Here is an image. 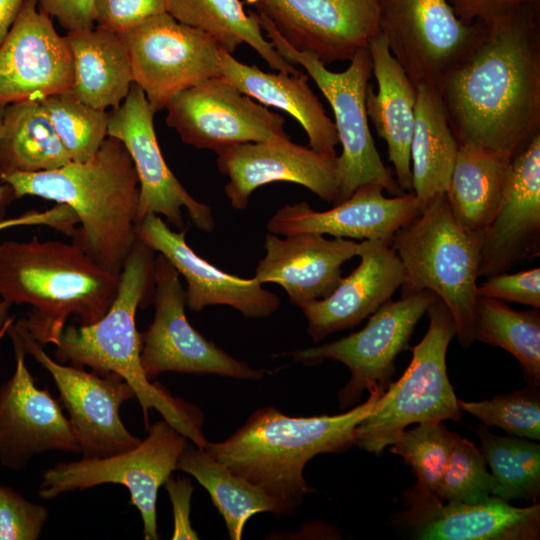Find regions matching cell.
I'll return each mask as SVG.
<instances>
[{
    "instance_id": "836d02e7",
    "label": "cell",
    "mask_w": 540,
    "mask_h": 540,
    "mask_svg": "<svg viewBox=\"0 0 540 540\" xmlns=\"http://www.w3.org/2000/svg\"><path fill=\"white\" fill-rule=\"evenodd\" d=\"M70 162L40 101L5 106L0 133V173L48 171Z\"/></svg>"
},
{
    "instance_id": "8d00e7d4",
    "label": "cell",
    "mask_w": 540,
    "mask_h": 540,
    "mask_svg": "<svg viewBox=\"0 0 540 540\" xmlns=\"http://www.w3.org/2000/svg\"><path fill=\"white\" fill-rule=\"evenodd\" d=\"M71 161L90 159L107 137L109 111L93 108L70 92L40 100Z\"/></svg>"
},
{
    "instance_id": "e0dca14e",
    "label": "cell",
    "mask_w": 540,
    "mask_h": 540,
    "mask_svg": "<svg viewBox=\"0 0 540 540\" xmlns=\"http://www.w3.org/2000/svg\"><path fill=\"white\" fill-rule=\"evenodd\" d=\"M295 49L323 64L350 60L380 33L378 0H246Z\"/></svg>"
},
{
    "instance_id": "2e32d148",
    "label": "cell",
    "mask_w": 540,
    "mask_h": 540,
    "mask_svg": "<svg viewBox=\"0 0 540 540\" xmlns=\"http://www.w3.org/2000/svg\"><path fill=\"white\" fill-rule=\"evenodd\" d=\"M154 114L135 83L120 106L109 111L107 136L117 138L126 147L139 181L136 224L148 214H156L182 230L184 207L199 230L211 232L215 220L210 207L188 193L164 160L154 130Z\"/></svg>"
},
{
    "instance_id": "7a4b0ae2",
    "label": "cell",
    "mask_w": 540,
    "mask_h": 540,
    "mask_svg": "<svg viewBox=\"0 0 540 540\" xmlns=\"http://www.w3.org/2000/svg\"><path fill=\"white\" fill-rule=\"evenodd\" d=\"M14 198L37 196L70 206L78 218L72 242L105 270L120 275L137 239L139 181L123 143L107 136L83 162L40 172L0 173Z\"/></svg>"
},
{
    "instance_id": "4dcf8cb0",
    "label": "cell",
    "mask_w": 540,
    "mask_h": 540,
    "mask_svg": "<svg viewBox=\"0 0 540 540\" xmlns=\"http://www.w3.org/2000/svg\"><path fill=\"white\" fill-rule=\"evenodd\" d=\"M458 148L437 86H417L410 159L412 192L420 212L445 193Z\"/></svg>"
},
{
    "instance_id": "9a60e30c",
    "label": "cell",
    "mask_w": 540,
    "mask_h": 540,
    "mask_svg": "<svg viewBox=\"0 0 540 540\" xmlns=\"http://www.w3.org/2000/svg\"><path fill=\"white\" fill-rule=\"evenodd\" d=\"M166 123L182 142L215 152L247 142L289 137L280 114L254 102L224 78H209L173 96Z\"/></svg>"
},
{
    "instance_id": "4fadbf2b",
    "label": "cell",
    "mask_w": 540,
    "mask_h": 540,
    "mask_svg": "<svg viewBox=\"0 0 540 540\" xmlns=\"http://www.w3.org/2000/svg\"><path fill=\"white\" fill-rule=\"evenodd\" d=\"M439 300L429 290L389 300L380 306L361 330L339 340L292 353L296 362L317 365L326 359L343 363L350 379L338 393L341 409L354 405L365 389H387L395 374L396 357L410 350L414 328L428 308Z\"/></svg>"
},
{
    "instance_id": "4316f807",
    "label": "cell",
    "mask_w": 540,
    "mask_h": 540,
    "mask_svg": "<svg viewBox=\"0 0 540 540\" xmlns=\"http://www.w3.org/2000/svg\"><path fill=\"white\" fill-rule=\"evenodd\" d=\"M378 90L369 83L366 112L377 134L386 141L389 161L396 181L412 191L410 146L415 120L417 87L390 52L385 37L379 33L367 47Z\"/></svg>"
},
{
    "instance_id": "ffe728a7",
    "label": "cell",
    "mask_w": 540,
    "mask_h": 540,
    "mask_svg": "<svg viewBox=\"0 0 540 540\" xmlns=\"http://www.w3.org/2000/svg\"><path fill=\"white\" fill-rule=\"evenodd\" d=\"M7 333L13 343L15 371L0 385V464L19 471L43 452L80 453L59 401L35 385L20 340L10 326Z\"/></svg>"
},
{
    "instance_id": "cb8c5ba5",
    "label": "cell",
    "mask_w": 540,
    "mask_h": 540,
    "mask_svg": "<svg viewBox=\"0 0 540 540\" xmlns=\"http://www.w3.org/2000/svg\"><path fill=\"white\" fill-rule=\"evenodd\" d=\"M479 277L540 254V133L513 157L502 202L483 230Z\"/></svg>"
},
{
    "instance_id": "603a6c76",
    "label": "cell",
    "mask_w": 540,
    "mask_h": 540,
    "mask_svg": "<svg viewBox=\"0 0 540 540\" xmlns=\"http://www.w3.org/2000/svg\"><path fill=\"white\" fill-rule=\"evenodd\" d=\"M383 191L376 183L363 184L326 211H315L306 202L285 204L270 218L267 229L284 236L319 233L391 243L397 231L420 211L412 191L392 198L385 197Z\"/></svg>"
},
{
    "instance_id": "7402d4cb",
    "label": "cell",
    "mask_w": 540,
    "mask_h": 540,
    "mask_svg": "<svg viewBox=\"0 0 540 540\" xmlns=\"http://www.w3.org/2000/svg\"><path fill=\"white\" fill-rule=\"evenodd\" d=\"M187 228L173 231L159 215L148 214L136 224L137 237L162 254L187 283L186 306L199 312L210 305H227L245 317L265 318L276 312L280 298L254 277L240 278L201 258L186 243Z\"/></svg>"
},
{
    "instance_id": "d6986e66",
    "label": "cell",
    "mask_w": 540,
    "mask_h": 540,
    "mask_svg": "<svg viewBox=\"0 0 540 540\" xmlns=\"http://www.w3.org/2000/svg\"><path fill=\"white\" fill-rule=\"evenodd\" d=\"M37 5V0H25L0 44V105L71 92V50L51 17Z\"/></svg>"
},
{
    "instance_id": "1f68e13d",
    "label": "cell",
    "mask_w": 540,
    "mask_h": 540,
    "mask_svg": "<svg viewBox=\"0 0 540 540\" xmlns=\"http://www.w3.org/2000/svg\"><path fill=\"white\" fill-rule=\"evenodd\" d=\"M166 12L207 33L230 54L246 43L270 68L291 75L302 73L273 47L262 33L257 13H246L240 0H168Z\"/></svg>"
},
{
    "instance_id": "d4e9b609",
    "label": "cell",
    "mask_w": 540,
    "mask_h": 540,
    "mask_svg": "<svg viewBox=\"0 0 540 540\" xmlns=\"http://www.w3.org/2000/svg\"><path fill=\"white\" fill-rule=\"evenodd\" d=\"M359 265L327 297L301 307L314 341L353 328L391 300L403 282V266L391 243H358Z\"/></svg>"
},
{
    "instance_id": "44dd1931",
    "label": "cell",
    "mask_w": 540,
    "mask_h": 540,
    "mask_svg": "<svg viewBox=\"0 0 540 540\" xmlns=\"http://www.w3.org/2000/svg\"><path fill=\"white\" fill-rule=\"evenodd\" d=\"M395 523L420 540H538L540 505L515 507L491 496L476 504L443 501L414 485L403 492Z\"/></svg>"
},
{
    "instance_id": "bcb514c9",
    "label": "cell",
    "mask_w": 540,
    "mask_h": 540,
    "mask_svg": "<svg viewBox=\"0 0 540 540\" xmlns=\"http://www.w3.org/2000/svg\"><path fill=\"white\" fill-rule=\"evenodd\" d=\"M78 218L67 204L57 203L45 211L30 210L20 216L0 221V231L16 226L45 225L65 235H73Z\"/></svg>"
},
{
    "instance_id": "83f0119b",
    "label": "cell",
    "mask_w": 540,
    "mask_h": 540,
    "mask_svg": "<svg viewBox=\"0 0 540 540\" xmlns=\"http://www.w3.org/2000/svg\"><path fill=\"white\" fill-rule=\"evenodd\" d=\"M221 69V77L243 94L284 110L295 118L306 132L311 149L337 156L339 139L335 124L308 85V75L267 73L256 65L239 62L225 50L222 52Z\"/></svg>"
},
{
    "instance_id": "7bdbcfd3",
    "label": "cell",
    "mask_w": 540,
    "mask_h": 540,
    "mask_svg": "<svg viewBox=\"0 0 540 540\" xmlns=\"http://www.w3.org/2000/svg\"><path fill=\"white\" fill-rule=\"evenodd\" d=\"M168 0H94V18L97 26L117 32L142 23L164 13Z\"/></svg>"
},
{
    "instance_id": "277c9868",
    "label": "cell",
    "mask_w": 540,
    "mask_h": 540,
    "mask_svg": "<svg viewBox=\"0 0 540 540\" xmlns=\"http://www.w3.org/2000/svg\"><path fill=\"white\" fill-rule=\"evenodd\" d=\"M155 253L137 237L107 312L93 324L65 327L55 345V358L77 367L88 366L100 375L118 374L132 387L147 428L148 411L155 409L195 446L204 448L207 440L201 411L171 395L160 383H151L141 364V334L135 317L154 292Z\"/></svg>"
},
{
    "instance_id": "d590c367",
    "label": "cell",
    "mask_w": 540,
    "mask_h": 540,
    "mask_svg": "<svg viewBox=\"0 0 540 540\" xmlns=\"http://www.w3.org/2000/svg\"><path fill=\"white\" fill-rule=\"evenodd\" d=\"M480 450L495 480L493 496L532 504L540 497V445L520 437H502L480 424L476 429Z\"/></svg>"
},
{
    "instance_id": "f907efd6",
    "label": "cell",
    "mask_w": 540,
    "mask_h": 540,
    "mask_svg": "<svg viewBox=\"0 0 540 540\" xmlns=\"http://www.w3.org/2000/svg\"><path fill=\"white\" fill-rule=\"evenodd\" d=\"M11 306L12 305L5 300H0V329L6 324L8 320Z\"/></svg>"
},
{
    "instance_id": "6da1fadb",
    "label": "cell",
    "mask_w": 540,
    "mask_h": 540,
    "mask_svg": "<svg viewBox=\"0 0 540 540\" xmlns=\"http://www.w3.org/2000/svg\"><path fill=\"white\" fill-rule=\"evenodd\" d=\"M481 23L476 43L436 86L459 146L515 156L540 133V15L525 2Z\"/></svg>"
},
{
    "instance_id": "e575fe53",
    "label": "cell",
    "mask_w": 540,
    "mask_h": 540,
    "mask_svg": "<svg viewBox=\"0 0 540 540\" xmlns=\"http://www.w3.org/2000/svg\"><path fill=\"white\" fill-rule=\"evenodd\" d=\"M475 340L500 347L521 365L525 380L540 387V312L517 311L504 301L477 297Z\"/></svg>"
},
{
    "instance_id": "52a82bcc",
    "label": "cell",
    "mask_w": 540,
    "mask_h": 540,
    "mask_svg": "<svg viewBox=\"0 0 540 540\" xmlns=\"http://www.w3.org/2000/svg\"><path fill=\"white\" fill-rule=\"evenodd\" d=\"M429 327L410 347L412 360L395 382H390L375 408L355 429V445L380 456L408 425L461 419L458 398L449 381L446 354L456 335L447 306L439 299L427 310Z\"/></svg>"
},
{
    "instance_id": "ab89813d",
    "label": "cell",
    "mask_w": 540,
    "mask_h": 540,
    "mask_svg": "<svg viewBox=\"0 0 540 540\" xmlns=\"http://www.w3.org/2000/svg\"><path fill=\"white\" fill-rule=\"evenodd\" d=\"M540 387L529 386L490 400L466 402L458 399L460 410L477 417L483 425L504 429L515 437L540 439Z\"/></svg>"
},
{
    "instance_id": "7c38bea8",
    "label": "cell",
    "mask_w": 540,
    "mask_h": 540,
    "mask_svg": "<svg viewBox=\"0 0 540 540\" xmlns=\"http://www.w3.org/2000/svg\"><path fill=\"white\" fill-rule=\"evenodd\" d=\"M26 354L31 355L51 375L60 401L84 458L112 456L136 447L134 436L120 418L121 405L135 397L132 387L118 374L90 373L52 359L20 320L9 325Z\"/></svg>"
},
{
    "instance_id": "484cf974",
    "label": "cell",
    "mask_w": 540,
    "mask_h": 540,
    "mask_svg": "<svg viewBox=\"0 0 540 540\" xmlns=\"http://www.w3.org/2000/svg\"><path fill=\"white\" fill-rule=\"evenodd\" d=\"M265 256L254 278L261 284H279L299 308L329 296L342 279V265L357 256L358 243L351 239H327L319 233H299L279 238L265 236Z\"/></svg>"
},
{
    "instance_id": "8992f818",
    "label": "cell",
    "mask_w": 540,
    "mask_h": 540,
    "mask_svg": "<svg viewBox=\"0 0 540 540\" xmlns=\"http://www.w3.org/2000/svg\"><path fill=\"white\" fill-rule=\"evenodd\" d=\"M483 239V231H470L455 220L443 193L400 228L391 242L403 266L402 297L424 290L436 294L452 314L462 347L475 341Z\"/></svg>"
},
{
    "instance_id": "b9f144b4",
    "label": "cell",
    "mask_w": 540,
    "mask_h": 540,
    "mask_svg": "<svg viewBox=\"0 0 540 540\" xmlns=\"http://www.w3.org/2000/svg\"><path fill=\"white\" fill-rule=\"evenodd\" d=\"M477 297L515 302L540 308V268L508 274L501 272L477 285Z\"/></svg>"
},
{
    "instance_id": "f546056e",
    "label": "cell",
    "mask_w": 540,
    "mask_h": 540,
    "mask_svg": "<svg viewBox=\"0 0 540 540\" xmlns=\"http://www.w3.org/2000/svg\"><path fill=\"white\" fill-rule=\"evenodd\" d=\"M513 155L480 145H461L445 191L455 220L483 231L504 197Z\"/></svg>"
},
{
    "instance_id": "60d3db41",
    "label": "cell",
    "mask_w": 540,
    "mask_h": 540,
    "mask_svg": "<svg viewBox=\"0 0 540 540\" xmlns=\"http://www.w3.org/2000/svg\"><path fill=\"white\" fill-rule=\"evenodd\" d=\"M48 516L45 506L0 483V540H37Z\"/></svg>"
},
{
    "instance_id": "f35d334b",
    "label": "cell",
    "mask_w": 540,
    "mask_h": 540,
    "mask_svg": "<svg viewBox=\"0 0 540 540\" xmlns=\"http://www.w3.org/2000/svg\"><path fill=\"white\" fill-rule=\"evenodd\" d=\"M495 480L486 459L473 442L458 434L434 496L465 504L483 502L493 496Z\"/></svg>"
},
{
    "instance_id": "5bb4252c",
    "label": "cell",
    "mask_w": 540,
    "mask_h": 540,
    "mask_svg": "<svg viewBox=\"0 0 540 540\" xmlns=\"http://www.w3.org/2000/svg\"><path fill=\"white\" fill-rule=\"evenodd\" d=\"M379 29L417 87L437 85L476 43L482 23L462 22L449 0H378Z\"/></svg>"
},
{
    "instance_id": "d6a6232c",
    "label": "cell",
    "mask_w": 540,
    "mask_h": 540,
    "mask_svg": "<svg viewBox=\"0 0 540 540\" xmlns=\"http://www.w3.org/2000/svg\"><path fill=\"white\" fill-rule=\"evenodd\" d=\"M176 470L190 474L207 490L225 521L231 540L241 539L245 524L255 514H292L283 503L234 474L204 448L189 445L179 458Z\"/></svg>"
},
{
    "instance_id": "816d5d0a",
    "label": "cell",
    "mask_w": 540,
    "mask_h": 540,
    "mask_svg": "<svg viewBox=\"0 0 540 540\" xmlns=\"http://www.w3.org/2000/svg\"><path fill=\"white\" fill-rule=\"evenodd\" d=\"M528 3L534 8V10L540 15V0H528Z\"/></svg>"
},
{
    "instance_id": "ac0fdd59",
    "label": "cell",
    "mask_w": 540,
    "mask_h": 540,
    "mask_svg": "<svg viewBox=\"0 0 540 540\" xmlns=\"http://www.w3.org/2000/svg\"><path fill=\"white\" fill-rule=\"evenodd\" d=\"M216 153L218 169L228 177L226 196L236 210L247 207L258 187L273 182L296 183L325 202L335 205L338 201V156L298 145L290 137L233 145Z\"/></svg>"
},
{
    "instance_id": "c3c4849f",
    "label": "cell",
    "mask_w": 540,
    "mask_h": 540,
    "mask_svg": "<svg viewBox=\"0 0 540 540\" xmlns=\"http://www.w3.org/2000/svg\"><path fill=\"white\" fill-rule=\"evenodd\" d=\"M25 0H0V44L14 24Z\"/></svg>"
},
{
    "instance_id": "74e56055",
    "label": "cell",
    "mask_w": 540,
    "mask_h": 540,
    "mask_svg": "<svg viewBox=\"0 0 540 540\" xmlns=\"http://www.w3.org/2000/svg\"><path fill=\"white\" fill-rule=\"evenodd\" d=\"M456 433L442 422L419 423L404 430L390 445V452L401 456L416 477V486L435 494L448 462Z\"/></svg>"
},
{
    "instance_id": "f1b7e54d",
    "label": "cell",
    "mask_w": 540,
    "mask_h": 540,
    "mask_svg": "<svg viewBox=\"0 0 540 540\" xmlns=\"http://www.w3.org/2000/svg\"><path fill=\"white\" fill-rule=\"evenodd\" d=\"M65 38L73 58L70 93L99 110L119 107L134 83L122 35L97 26L68 31Z\"/></svg>"
},
{
    "instance_id": "681fc988",
    "label": "cell",
    "mask_w": 540,
    "mask_h": 540,
    "mask_svg": "<svg viewBox=\"0 0 540 540\" xmlns=\"http://www.w3.org/2000/svg\"><path fill=\"white\" fill-rule=\"evenodd\" d=\"M4 108L5 106L0 105V133H1ZM13 199L15 198L13 195L12 188L6 183H4L3 185H0V221L5 219L4 217H5L7 207L12 202Z\"/></svg>"
},
{
    "instance_id": "ba28073f",
    "label": "cell",
    "mask_w": 540,
    "mask_h": 540,
    "mask_svg": "<svg viewBox=\"0 0 540 540\" xmlns=\"http://www.w3.org/2000/svg\"><path fill=\"white\" fill-rule=\"evenodd\" d=\"M258 21L273 47L289 63L299 64L307 71L332 108L342 145V153L338 156L340 187L336 204L366 183H376L393 196L405 194L391 170L384 165L370 132L365 103L372 75L368 49L357 51L346 70L332 72L314 55L291 46L267 17L258 14Z\"/></svg>"
},
{
    "instance_id": "f6af8a7d",
    "label": "cell",
    "mask_w": 540,
    "mask_h": 540,
    "mask_svg": "<svg viewBox=\"0 0 540 540\" xmlns=\"http://www.w3.org/2000/svg\"><path fill=\"white\" fill-rule=\"evenodd\" d=\"M39 9L67 31L95 27L94 0H37Z\"/></svg>"
},
{
    "instance_id": "7dc6e473",
    "label": "cell",
    "mask_w": 540,
    "mask_h": 540,
    "mask_svg": "<svg viewBox=\"0 0 540 540\" xmlns=\"http://www.w3.org/2000/svg\"><path fill=\"white\" fill-rule=\"evenodd\" d=\"M458 18L465 24L487 22L528 0H449Z\"/></svg>"
},
{
    "instance_id": "30bf717a",
    "label": "cell",
    "mask_w": 540,
    "mask_h": 540,
    "mask_svg": "<svg viewBox=\"0 0 540 540\" xmlns=\"http://www.w3.org/2000/svg\"><path fill=\"white\" fill-rule=\"evenodd\" d=\"M133 82L158 112L177 93L222 74L224 49L207 33L178 22L167 12L120 33Z\"/></svg>"
},
{
    "instance_id": "5b68a950",
    "label": "cell",
    "mask_w": 540,
    "mask_h": 540,
    "mask_svg": "<svg viewBox=\"0 0 540 540\" xmlns=\"http://www.w3.org/2000/svg\"><path fill=\"white\" fill-rule=\"evenodd\" d=\"M119 281L120 275L99 266L73 242L33 237L0 243V295L11 305L32 307L19 320L42 345H56L72 315L83 326L102 318Z\"/></svg>"
},
{
    "instance_id": "8fae6325",
    "label": "cell",
    "mask_w": 540,
    "mask_h": 540,
    "mask_svg": "<svg viewBox=\"0 0 540 540\" xmlns=\"http://www.w3.org/2000/svg\"><path fill=\"white\" fill-rule=\"evenodd\" d=\"M179 273L162 255L154 263V317L141 334V364L151 381L164 372L215 374L260 380L265 371L253 369L201 335L185 315V289Z\"/></svg>"
},
{
    "instance_id": "3957f363",
    "label": "cell",
    "mask_w": 540,
    "mask_h": 540,
    "mask_svg": "<svg viewBox=\"0 0 540 540\" xmlns=\"http://www.w3.org/2000/svg\"><path fill=\"white\" fill-rule=\"evenodd\" d=\"M362 404L337 415L291 417L274 407L259 408L230 437L204 449L229 470L283 503L294 513L314 490L303 471L322 453H342L355 445L356 426L386 391L369 390Z\"/></svg>"
},
{
    "instance_id": "ee69618b",
    "label": "cell",
    "mask_w": 540,
    "mask_h": 540,
    "mask_svg": "<svg viewBox=\"0 0 540 540\" xmlns=\"http://www.w3.org/2000/svg\"><path fill=\"white\" fill-rule=\"evenodd\" d=\"M173 508V540H197L198 533L191 525V498L194 485L185 477L169 478L164 484Z\"/></svg>"
},
{
    "instance_id": "9c48e42d",
    "label": "cell",
    "mask_w": 540,
    "mask_h": 540,
    "mask_svg": "<svg viewBox=\"0 0 540 540\" xmlns=\"http://www.w3.org/2000/svg\"><path fill=\"white\" fill-rule=\"evenodd\" d=\"M147 429L146 438L132 449L107 457L59 462L43 471L38 496L49 500L102 484L123 485L130 493V504L141 515L144 539L158 540V491L176 470L190 440L164 419Z\"/></svg>"
}]
</instances>
